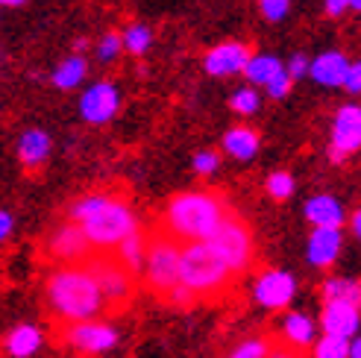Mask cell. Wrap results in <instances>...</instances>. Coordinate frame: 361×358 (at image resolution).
<instances>
[{"label": "cell", "mask_w": 361, "mask_h": 358, "mask_svg": "<svg viewBox=\"0 0 361 358\" xmlns=\"http://www.w3.org/2000/svg\"><path fill=\"white\" fill-rule=\"evenodd\" d=\"M229 106H232V112L241 115V118H250V115H256L262 109V94H259V88L256 85H244V88H235L229 97Z\"/></svg>", "instance_id": "obj_28"}, {"label": "cell", "mask_w": 361, "mask_h": 358, "mask_svg": "<svg viewBox=\"0 0 361 358\" xmlns=\"http://www.w3.org/2000/svg\"><path fill=\"white\" fill-rule=\"evenodd\" d=\"M165 300H168V302H173V306H191V302H197V300L191 297V291H188V288H183L179 282H176L173 288L165 294Z\"/></svg>", "instance_id": "obj_38"}, {"label": "cell", "mask_w": 361, "mask_h": 358, "mask_svg": "<svg viewBox=\"0 0 361 358\" xmlns=\"http://www.w3.org/2000/svg\"><path fill=\"white\" fill-rule=\"evenodd\" d=\"M144 249H147V238H144V235H141V229H138V232H133V235H126V238L112 249V253H115V259H118L133 276H141Z\"/></svg>", "instance_id": "obj_23"}, {"label": "cell", "mask_w": 361, "mask_h": 358, "mask_svg": "<svg viewBox=\"0 0 361 358\" xmlns=\"http://www.w3.org/2000/svg\"><path fill=\"white\" fill-rule=\"evenodd\" d=\"M44 300L50 314L62 323H80L106 311L109 302L103 300L97 279L85 264H56L44 276Z\"/></svg>", "instance_id": "obj_1"}, {"label": "cell", "mask_w": 361, "mask_h": 358, "mask_svg": "<svg viewBox=\"0 0 361 358\" xmlns=\"http://www.w3.org/2000/svg\"><path fill=\"white\" fill-rule=\"evenodd\" d=\"M347 358H361V341H358V335H353V341H350V355Z\"/></svg>", "instance_id": "obj_41"}, {"label": "cell", "mask_w": 361, "mask_h": 358, "mask_svg": "<svg viewBox=\"0 0 361 358\" xmlns=\"http://www.w3.org/2000/svg\"><path fill=\"white\" fill-rule=\"evenodd\" d=\"M206 241L214 247V253L224 259V264L229 267L232 276L244 273L247 267L252 264V256H256V244H252L250 226L241 218H235L232 211L221 221V226L214 229Z\"/></svg>", "instance_id": "obj_5"}, {"label": "cell", "mask_w": 361, "mask_h": 358, "mask_svg": "<svg viewBox=\"0 0 361 358\" xmlns=\"http://www.w3.org/2000/svg\"><path fill=\"white\" fill-rule=\"evenodd\" d=\"M229 214V203L214 191H179L165 206L168 235L183 241H206Z\"/></svg>", "instance_id": "obj_2"}, {"label": "cell", "mask_w": 361, "mask_h": 358, "mask_svg": "<svg viewBox=\"0 0 361 358\" xmlns=\"http://www.w3.org/2000/svg\"><path fill=\"white\" fill-rule=\"evenodd\" d=\"M44 247H47L50 259L59 261V264H80V261H85L88 256H92V247H88L82 229H80L74 221L59 223V226L47 235Z\"/></svg>", "instance_id": "obj_12"}, {"label": "cell", "mask_w": 361, "mask_h": 358, "mask_svg": "<svg viewBox=\"0 0 361 358\" xmlns=\"http://www.w3.org/2000/svg\"><path fill=\"white\" fill-rule=\"evenodd\" d=\"M285 70H288V77H291L294 82L302 80L305 74H309V56H302V53H294V56L285 62Z\"/></svg>", "instance_id": "obj_35"}, {"label": "cell", "mask_w": 361, "mask_h": 358, "mask_svg": "<svg viewBox=\"0 0 361 358\" xmlns=\"http://www.w3.org/2000/svg\"><path fill=\"white\" fill-rule=\"evenodd\" d=\"M27 4V0H0V6H6V9H15V6H21Z\"/></svg>", "instance_id": "obj_43"}, {"label": "cell", "mask_w": 361, "mask_h": 358, "mask_svg": "<svg viewBox=\"0 0 361 358\" xmlns=\"http://www.w3.org/2000/svg\"><path fill=\"white\" fill-rule=\"evenodd\" d=\"M44 347V332L42 326L35 323H18L9 329L6 341H4V350L9 352V358H32Z\"/></svg>", "instance_id": "obj_19"}, {"label": "cell", "mask_w": 361, "mask_h": 358, "mask_svg": "<svg viewBox=\"0 0 361 358\" xmlns=\"http://www.w3.org/2000/svg\"><path fill=\"white\" fill-rule=\"evenodd\" d=\"M264 188H267V194L274 197V200H288V197L297 191V183H294V176H291V173L276 171V173H270V176H267Z\"/></svg>", "instance_id": "obj_29"}, {"label": "cell", "mask_w": 361, "mask_h": 358, "mask_svg": "<svg viewBox=\"0 0 361 358\" xmlns=\"http://www.w3.org/2000/svg\"><path fill=\"white\" fill-rule=\"evenodd\" d=\"M347 68H350V59L344 56V53L341 50H326V53H317V56L309 62V74L305 77H312L323 88H341Z\"/></svg>", "instance_id": "obj_16"}, {"label": "cell", "mask_w": 361, "mask_h": 358, "mask_svg": "<svg viewBox=\"0 0 361 358\" xmlns=\"http://www.w3.org/2000/svg\"><path fill=\"white\" fill-rule=\"evenodd\" d=\"M77 226L82 229L92 253H112L126 235L138 232V218L130 203L106 191L103 203L94 211H88Z\"/></svg>", "instance_id": "obj_4"}, {"label": "cell", "mask_w": 361, "mask_h": 358, "mask_svg": "<svg viewBox=\"0 0 361 358\" xmlns=\"http://www.w3.org/2000/svg\"><path fill=\"white\" fill-rule=\"evenodd\" d=\"M50 153H53V141L39 127L24 130L21 138H18V159H21L24 168H42L50 159Z\"/></svg>", "instance_id": "obj_18"}, {"label": "cell", "mask_w": 361, "mask_h": 358, "mask_svg": "<svg viewBox=\"0 0 361 358\" xmlns=\"http://www.w3.org/2000/svg\"><path fill=\"white\" fill-rule=\"evenodd\" d=\"M291 85H294V80L288 77V70H285V65L276 70L274 77H270L262 88L267 92V97H274V100H282V97H288V92H291Z\"/></svg>", "instance_id": "obj_31"}, {"label": "cell", "mask_w": 361, "mask_h": 358, "mask_svg": "<svg viewBox=\"0 0 361 358\" xmlns=\"http://www.w3.org/2000/svg\"><path fill=\"white\" fill-rule=\"evenodd\" d=\"M252 297L262 309H285L291 306V300L297 297V276L291 271H279V267H270V271H262L252 282Z\"/></svg>", "instance_id": "obj_11"}, {"label": "cell", "mask_w": 361, "mask_h": 358, "mask_svg": "<svg viewBox=\"0 0 361 358\" xmlns=\"http://www.w3.org/2000/svg\"><path fill=\"white\" fill-rule=\"evenodd\" d=\"M282 68V59H276L274 53H250V59L244 65L241 74L250 80V85H264L270 77L276 74V70Z\"/></svg>", "instance_id": "obj_24"}, {"label": "cell", "mask_w": 361, "mask_h": 358, "mask_svg": "<svg viewBox=\"0 0 361 358\" xmlns=\"http://www.w3.org/2000/svg\"><path fill=\"white\" fill-rule=\"evenodd\" d=\"M118 338H121V332L100 317L68 323V329H65V344L77 352H85V355H103V352L115 350Z\"/></svg>", "instance_id": "obj_9"}, {"label": "cell", "mask_w": 361, "mask_h": 358, "mask_svg": "<svg viewBox=\"0 0 361 358\" xmlns=\"http://www.w3.org/2000/svg\"><path fill=\"white\" fill-rule=\"evenodd\" d=\"M350 341H353V338L323 332V335L314 338L312 355H314V358H347V355H350Z\"/></svg>", "instance_id": "obj_27"}, {"label": "cell", "mask_w": 361, "mask_h": 358, "mask_svg": "<svg viewBox=\"0 0 361 358\" xmlns=\"http://www.w3.org/2000/svg\"><path fill=\"white\" fill-rule=\"evenodd\" d=\"M259 147H262L259 132L252 130V127H244V123L232 127V130L224 135V153L232 156L235 162H250V159H256Z\"/></svg>", "instance_id": "obj_21"}, {"label": "cell", "mask_w": 361, "mask_h": 358, "mask_svg": "<svg viewBox=\"0 0 361 358\" xmlns=\"http://www.w3.org/2000/svg\"><path fill=\"white\" fill-rule=\"evenodd\" d=\"M191 168L200 176H212L221 168V153L218 150H197L194 159H191Z\"/></svg>", "instance_id": "obj_32"}, {"label": "cell", "mask_w": 361, "mask_h": 358, "mask_svg": "<svg viewBox=\"0 0 361 358\" xmlns=\"http://www.w3.org/2000/svg\"><path fill=\"white\" fill-rule=\"evenodd\" d=\"M347 221H350V232L358 238L361 235V211H355V214H347Z\"/></svg>", "instance_id": "obj_40"}, {"label": "cell", "mask_w": 361, "mask_h": 358, "mask_svg": "<svg viewBox=\"0 0 361 358\" xmlns=\"http://www.w3.org/2000/svg\"><path fill=\"white\" fill-rule=\"evenodd\" d=\"M341 88H347L350 94H358L361 92V62H350L347 74H344V82H341Z\"/></svg>", "instance_id": "obj_36"}, {"label": "cell", "mask_w": 361, "mask_h": 358, "mask_svg": "<svg viewBox=\"0 0 361 358\" xmlns=\"http://www.w3.org/2000/svg\"><path fill=\"white\" fill-rule=\"evenodd\" d=\"M361 9V0H326V15L341 18L344 12H358Z\"/></svg>", "instance_id": "obj_37"}, {"label": "cell", "mask_w": 361, "mask_h": 358, "mask_svg": "<svg viewBox=\"0 0 361 358\" xmlns=\"http://www.w3.org/2000/svg\"><path fill=\"white\" fill-rule=\"evenodd\" d=\"M267 358H300L294 350H276L274 355H267Z\"/></svg>", "instance_id": "obj_42"}, {"label": "cell", "mask_w": 361, "mask_h": 358, "mask_svg": "<svg viewBox=\"0 0 361 358\" xmlns=\"http://www.w3.org/2000/svg\"><path fill=\"white\" fill-rule=\"evenodd\" d=\"M15 232V214L9 209H0V244L9 241Z\"/></svg>", "instance_id": "obj_39"}, {"label": "cell", "mask_w": 361, "mask_h": 358, "mask_svg": "<svg viewBox=\"0 0 361 358\" xmlns=\"http://www.w3.org/2000/svg\"><path fill=\"white\" fill-rule=\"evenodd\" d=\"M270 355V344L262 341V338H250V341L238 344L229 352V358H267Z\"/></svg>", "instance_id": "obj_33"}, {"label": "cell", "mask_w": 361, "mask_h": 358, "mask_svg": "<svg viewBox=\"0 0 361 358\" xmlns=\"http://www.w3.org/2000/svg\"><path fill=\"white\" fill-rule=\"evenodd\" d=\"M250 47L244 42H224V44H214L206 59L203 68L209 77H232V74H241L247 59H250Z\"/></svg>", "instance_id": "obj_14"}, {"label": "cell", "mask_w": 361, "mask_h": 358, "mask_svg": "<svg viewBox=\"0 0 361 358\" xmlns=\"http://www.w3.org/2000/svg\"><path fill=\"white\" fill-rule=\"evenodd\" d=\"M358 323H361L358 302H347V300L323 302V311H320V332L353 338V335L358 332Z\"/></svg>", "instance_id": "obj_15"}, {"label": "cell", "mask_w": 361, "mask_h": 358, "mask_svg": "<svg viewBox=\"0 0 361 358\" xmlns=\"http://www.w3.org/2000/svg\"><path fill=\"white\" fill-rule=\"evenodd\" d=\"M121 50H123L121 32H106L103 39L97 42V59H100L103 65H109V62H115V59L121 56Z\"/></svg>", "instance_id": "obj_30"}, {"label": "cell", "mask_w": 361, "mask_h": 358, "mask_svg": "<svg viewBox=\"0 0 361 358\" xmlns=\"http://www.w3.org/2000/svg\"><path fill=\"white\" fill-rule=\"evenodd\" d=\"M121 109V92L109 80H97L80 94V115L92 127H106Z\"/></svg>", "instance_id": "obj_10"}, {"label": "cell", "mask_w": 361, "mask_h": 358, "mask_svg": "<svg viewBox=\"0 0 361 358\" xmlns=\"http://www.w3.org/2000/svg\"><path fill=\"white\" fill-rule=\"evenodd\" d=\"M347 209L335 194H314L305 200V221L312 226H341L347 223Z\"/></svg>", "instance_id": "obj_17"}, {"label": "cell", "mask_w": 361, "mask_h": 358, "mask_svg": "<svg viewBox=\"0 0 361 358\" xmlns=\"http://www.w3.org/2000/svg\"><path fill=\"white\" fill-rule=\"evenodd\" d=\"M85 74H88V59L82 53H71V56L62 59L56 65V70H53V85H56L59 92H74V88L82 85Z\"/></svg>", "instance_id": "obj_22"}, {"label": "cell", "mask_w": 361, "mask_h": 358, "mask_svg": "<svg viewBox=\"0 0 361 358\" xmlns=\"http://www.w3.org/2000/svg\"><path fill=\"white\" fill-rule=\"evenodd\" d=\"M121 44L126 53H133V56H144V53L153 47V30L147 24H130L121 32Z\"/></svg>", "instance_id": "obj_26"}, {"label": "cell", "mask_w": 361, "mask_h": 358, "mask_svg": "<svg viewBox=\"0 0 361 358\" xmlns=\"http://www.w3.org/2000/svg\"><path fill=\"white\" fill-rule=\"evenodd\" d=\"M88 271H92V276L97 279L100 291H103V300L112 302V306H121V302H126L133 297V288H135V276L126 271V267L115 259V256H106V253H94L85 259Z\"/></svg>", "instance_id": "obj_7"}, {"label": "cell", "mask_w": 361, "mask_h": 358, "mask_svg": "<svg viewBox=\"0 0 361 358\" xmlns=\"http://www.w3.org/2000/svg\"><path fill=\"white\" fill-rule=\"evenodd\" d=\"M279 335L285 338V344H291L294 350H309L317 338V323L302 311H288L282 317Z\"/></svg>", "instance_id": "obj_20"}, {"label": "cell", "mask_w": 361, "mask_h": 358, "mask_svg": "<svg viewBox=\"0 0 361 358\" xmlns=\"http://www.w3.org/2000/svg\"><path fill=\"white\" fill-rule=\"evenodd\" d=\"M232 273L224 259L214 253L209 241H185L179 244V285L191 291L194 300H212L218 297Z\"/></svg>", "instance_id": "obj_3"}, {"label": "cell", "mask_w": 361, "mask_h": 358, "mask_svg": "<svg viewBox=\"0 0 361 358\" xmlns=\"http://www.w3.org/2000/svg\"><path fill=\"white\" fill-rule=\"evenodd\" d=\"M259 9L267 21H285L291 12V0H259Z\"/></svg>", "instance_id": "obj_34"}, {"label": "cell", "mask_w": 361, "mask_h": 358, "mask_svg": "<svg viewBox=\"0 0 361 358\" xmlns=\"http://www.w3.org/2000/svg\"><path fill=\"white\" fill-rule=\"evenodd\" d=\"M344 229L341 226H312L309 244H305V259L317 271H326L332 267L341 253H344Z\"/></svg>", "instance_id": "obj_13"}, {"label": "cell", "mask_w": 361, "mask_h": 358, "mask_svg": "<svg viewBox=\"0 0 361 358\" xmlns=\"http://www.w3.org/2000/svg\"><path fill=\"white\" fill-rule=\"evenodd\" d=\"M361 147V109L358 103H344L332 118L329 132V162L344 165Z\"/></svg>", "instance_id": "obj_8"}, {"label": "cell", "mask_w": 361, "mask_h": 358, "mask_svg": "<svg viewBox=\"0 0 361 358\" xmlns=\"http://www.w3.org/2000/svg\"><path fill=\"white\" fill-rule=\"evenodd\" d=\"M323 302H332V300H347V302H358L361 300V285L350 276H329L320 288Z\"/></svg>", "instance_id": "obj_25"}, {"label": "cell", "mask_w": 361, "mask_h": 358, "mask_svg": "<svg viewBox=\"0 0 361 358\" xmlns=\"http://www.w3.org/2000/svg\"><path fill=\"white\" fill-rule=\"evenodd\" d=\"M141 276L147 279V288L161 297L179 282V244L168 232H156L153 238H147Z\"/></svg>", "instance_id": "obj_6"}]
</instances>
